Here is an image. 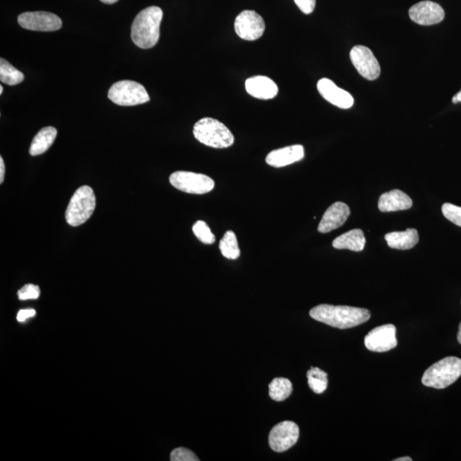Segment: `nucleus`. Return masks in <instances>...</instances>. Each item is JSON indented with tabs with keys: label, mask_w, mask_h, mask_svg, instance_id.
<instances>
[{
	"label": "nucleus",
	"mask_w": 461,
	"mask_h": 461,
	"mask_svg": "<svg viewBox=\"0 0 461 461\" xmlns=\"http://www.w3.org/2000/svg\"><path fill=\"white\" fill-rule=\"evenodd\" d=\"M304 146H290L271 151L266 157V162L272 167L282 168L304 159Z\"/></svg>",
	"instance_id": "nucleus-17"
},
{
	"label": "nucleus",
	"mask_w": 461,
	"mask_h": 461,
	"mask_svg": "<svg viewBox=\"0 0 461 461\" xmlns=\"http://www.w3.org/2000/svg\"><path fill=\"white\" fill-rule=\"evenodd\" d=\"M461 376V359L444 358L427 369L422 377L424 385L435 389H445L453 385Z\"/></svg>",
	"instance_id": "nucleus-4"
},
{
	"label": "nucleus",
	"mask_w": 461,
	"mask_h": 461,
	"mask_svg": "<svg viewBox=\"0 0 461 461\" xmlns=\"http://www.w3.org/2000/svg\"><path fill=\"white\" fill-rule=\"evenodd\" d=\"M6 173V167L5 162H3V158L0 157V183H3V179H5Z\"/></svg>",
	"instance_id": "nucleus-32"
},
{
	"label": "nucleus",
	"mask_w": 461,
	"mask_h": 461,
	"mask_svg": "<svg viewBox=\"0 0 461 461\" xmlns=\"http://www.w3.org/2000/svg\"><path fill=\"white\" fill-rule=\"evenodd\" d=\"M309 315L317 322L338 329H349L360 326L371 318V313L367 309L329 304L316 306L311 309Z\"/></svg>",
	"instance_id": "nucleus-1"
},
{
	"label": "nucleus",
	"mask_w": 461,
	"mask_h": 461,
	"mask_svg": "<svg viewBox=\"0 0 461 461\" xmlns=\"http://www.w3.org/2000/svg\"><path fill=\"white\" fill-rule=\"evenodd\" d=\"M409 17L415 24L430 26L440 24L444 19V10L433 1H421L415 3L409 10Z\"/></svg>",
	"instance_id": "nucleus-13"
},
{
	"label": "nucleus",
	"mask_w": 461,
	"mask_h": 461,
	"mask_svg": "<svg viewBox=\"0 0 461 461\" xmlns=\"http://www.w3.org/2000/svg\"><path fill=\"white\" fill-rule=\"evenodd\" d=\"M169 182L176 189L190 194H205L215 187V182L210 177L187 171H177L169 177Z\"/></svg>",
	"instance_id": "nucleus-7"
},
{
	"label": "nucleus",
	"mask_w": 461,
	"mask_h": 461,
	"mask_svg": "<svg viewBox=\"0 0 461 461\" xmlns=\"http://www.w3.org/2000/svg\"><path fill=\"white\" fill-rule=\"evenodd\" d=\"M193 135L199 142L212 148H227L234 143V136L229 129L210 117L202 118L194 125Z\"/></svg>",
	"instance_id": "nucleus-3"
},
{
	"label": "nucleus",
	"mask_w": 461,
	"mask_h": 461,
	"mask_svg": "<svg viewBox=\"0 0 461 461\" xmlns=\"http://www.w3.org/2000/svg\"><path fill=\"white\" fill-rule=\"evenodd\" d=\"M21 28L32 31L51 32L62 28V20L57 15L46 12H25L18 17Z\"/></svg>",
	"instance_id": "nucleus-12"
},
{
	"label": "nucleus",
	"mask_w": 461,
	"mask_h": 461,
	"mask_svg": "<svg viewBox=\"0 0 461 461\" xmlns=\"http://www.w3.org/2000/svg\"><path fill=\"white\" fill-rule=\"evenodd\" d=\"M171 460L172 461H198L199 459L191 451V450L186 448H178L173 449L171 455Z\"/></svg>",
	"instance_id": "nucleus-29"
},
{
	"label": "nucleus",
	"mask_w": 461,
	"mask_h": 461,
	"mask_svg": "<svg viewBox=\"0 0 461 461\" xmlns=\"http://www.w3.org/2000/svg\"><path fill=\"white\" fill-rule=\"evenodd\" d=\"M307 378L308 385L313 392L322 394L327 389V374L322 369L311 367L307 372Z\"/></svg>",
	"instance_id": "nucleus-25"
},
{
	"label": "nucleus",
	"mask_w": 461,
	"mask_h": 461,
	"mask_svg": "<svg viewBox=\"0 0 461 461\" xmlns=\"http://www.w3.org/2000/svg\"><path fill=\"white\" fill-rule=\"evenodd\" d=\"M389 247L396 250H410L419 243L418 231L408 228L404 232H390L385 236Z\"/></svg>",
	"instance_id": "nucleus-19"
},
{
	"label": "nucleus",
	"mask_w": 461,
	"mask_h": 461,
	"mask_svg": "<svg viewBox=\"0 0 461 461\" xmlns=\"http://www.w3.org/2000/svg\"><path fill=\"white\" fill-rule=\"evenodd\" d=\"M299 438V427L296 423L284 421L276 425L269 433L270 448L275 452H285L297 444Z\"/></svg>",
	"instance_id": "nucleus-10"
},
{
	"label": "nucleus",
	"mask_w": 461,
	"mask_h": 461,
	"mask_svg": "<svg viewBox=\"0 0 461 461\" xmlns=\"http://www.w3.org/2000/svg\"><path fill=\"white\" fill-rule=\"evenodd\" d=\"M164 12L160 7L150 6L136 16L132 24V42L142 49L157 45L160 38V26Z\"/></svg>",
	"instance_id": "nucleus-2"
},
{
	"label": "nucleus",
	"mask_w": 461,
	"mask_h": 461,
	"mask_svg": "<svg viewBox=\"0 0 461 461\" xmlns=\"http://www.w3.org/2000/svg\"><path fill=\"white\" fill-rule=\"evenodd\" d=\"M294 1L304 14H311L315 10L316 0H294Z\"/></svg>",
	"instance_id": "nucleus-30"
},
{
	"label": "nucleus",
	"mask_w": 461,
	"mask_h": 461,
	"mask_svg": "<svg viewBox=\"0 0 461 461\" xmlns=\"http://www.w3.org/2000/svg\"><path fill=\"white\" fill-rule=\"evenodd\" d=\"M245 89L252 97L265 101L275 98L279 92V87L275 81L264 76H256L247 79Z\"/></svg>",
	"instance_id": "nucleus-16"
},
{
	"label": "nucleus",
	"mask_w": 461,
	"mask_h": 461,
	"mask_svg": "<svg viewBox=\"0 0 461 461\" xmlns=\"http://www.w3.org/2000/svg\"><path fill=\"white\" fill-rule=\"evenodd\" d=\"M365 245H366V238H365L363 231L360 229H354L345 232L334 239L333 242L335 249H346L356 252H363Z\"/></svg>",
	"instance_id": "nucleus-20"
},
{
	"label": "nucleus",
	"mask_w": 461,
	"mask_h": 461,
	"mask_svg": "<svg viewBox=\"0 0 461 461\" xmlns=\"http://www.w3.org/2000/svg\"><path fill=\"white\" fill-rule=\"evenodd\" d=\"M457 339H458V342L461 345V323L460 324L459 333L458 335H457Z\"/></svg>",
	"instance_id": "nucleus-36"
},
{
	"label": "nucleus",
	"mask_w": 461,
	"mask_h": 461,
	"mask_svg": "<svg viewBox=\"0 0 461 461\" xmlns=\"http://www.w3.org/2000/svg\"><path fill=\"white\" fill-rule=\"evenodd\" d=\"M365 346L374 352H387L397 346V328L392 324L372 329L365 338Z\"/></svg>",
	"instance_id": "nucleus-11"
},
{
	"label": "nucleus",
	"mask_w": 461,
	"mask_h": 461,
	"mask_svg": "<svg viewBox=\"0 0 461 461\" xmlns=\"http://www.w3.org/2000/svg\"><path fill=\"white\" fill-rule=\"evenodd\" d=\"M58 134L57 129L53 127H46L35 135L31 143L29 153L31 156H39L45 153L53 146Z\"/></svg>",
	"instance_id": "nucleus-21"
},
{
	"label": "nucleus",
	"mask_w": 461,
	"mask_h": 461,
	"mask_svg": "<svg viewBox=\"0 0 461 461\" xmlns=\"http://www.w3.org/2000/svg\"><path fill=\"white\" fill-rule=\"evenodd\" d=\"M317 89L327 101L338 107V108L345 110L351 108L354 102H355L352 95L349 92L338 87L330 79L323 78L320 80L318 84H317Z\"/></svg>",
	"instance_id": "nucleus-14"
},
{
	"label": "nucleus",
	"mask_w": 461,
	"mask_h": 461,
	"mask_svg": "<svg viewBox=\"0 0 461 461\" xmlns=\"http://www.w3.org/2000/svg\"><path fill=\"white\" fill-rule=\"evenodd\" d=\"M24 75L13 65L7 62L6 59H0V80L3 83L15 86L23 82Z\"/></svg>",
	"instance_id": "nucleus-24"
},
{
	"label": "nucleus",
	"mask_w": 461,
	"mask_h": 461,
	"mask_svg": "<svg viewBox=\"0 0 461 461\" xmlns=\"http://www.w3.org/2000/svg\"><path fill=\"white\" fill-rule=\"evenodd\" d=\"M219 248L223 256L227 259L236 260L241 256L237 237L234 232L227 231L220 241Z\"/></svg>",
	"instance_id": "nucleus-23"
},
{
	"label": "nucleus",
	"mask_w": 461,
	"mask_h": 461,
	"mask_svg": "<svg viewBox=\"0 0 461 461\" xmlns=\"http://www.w3.org/2000/svg\"><path fill=\"white\" fill-rule=\"evenodd\" d=\"M442 212L446 219L461 227V207L446 202L442 205Z\"/></svg>",
	"instance_id": "nucleus-27"
},
{
	"label": "nucleus",
	"mask_w": 461,
	"mask_h": 461,
	"mask_svg": "<svg viewBox=\"0 0 461 461\" xmlns=\"http://www.w3.org/2000/svg\"><path fill=\"white\" fill-rule=\"evenodd\" d=\"M349 215L350 209L348 205L342 202H334L324 212L319 224L318 231L322 234H327L338 229L346 223Z\"/></svg>",
	"instance_id": "nucleus-15"
},
{
	"label": "nucleus",
	"mask_w": 461,
	"mask_h": 461,
	"mask_svg": "<svg viewBox=\"0 0 461 461\" xmlns=\"http://www.w3.org/2000/svg\"><path fill=\"white\" fill-rule=\"evenodd\" d=\"M412 460L410 458V457H403V458H398L397 460H394V461H412Z\"/></svg>",
	"instance_id": "nucleus-35"
},
{
	"label": "nucleus",
	"mask_w": 461,
	"mask_h": 461,
	"mask_svg": "<svg viewBox=\"0 0 461 461\" xmlns=\"http://www.w3.org/2000/svg\"><path fill=\"white\" fill-rule=\"evenodd\" d=\"M96 207V197L90 186H83L76 190L69 202L65 218L70 226L78 227L89 220Z\"/></svg>",
	"instance_id": "nucleus-5"
},
{
	"label": "nucleus",
	"mask_w": 461,
	"mask_h": 461,
	"mask_svg": "<svg viewBox=\"0 0 461 461\" xmlns=\"http://www.w3.org/2000/svg\"><path fill=\"white\" fill-rule=\"evenodd\" d=\"M3 86L0 87V94H3Z\"/></svg>",
	"instance_id": "nucleus-37"
},
{
	"label": "nucleus",
	"mask_w": 461,
	"mask_h": 461,
	"mask_svg": "<svg viewBox=\"0 0 461 461\" xmlns=\"http://www.w3.org/2000/svg\"><path fill=\"white\" fill-rule=\"evenodd\" d=\"M349 57L357 71L365 79L374 80L381 76V65L368 47L356 46L352 48Z\"/></svg>",
	"instance_id": "nucleus-9"
},
{
	"label": "nucleus",
	"mask_w": 461,
	"mask_h": 461,
	"mask_svg": "<svg viewBox=\"0 0 461 461\" xmlns=\"http://www.w3.org/2000/svg\"><path fill=\"white\" fill-rule=\"evenodd\" d=\"M291 393H293V383L288 379L276 378L269 383V396L274 401H285Z\"/></svg>",
	"instance_id": "nucleus-22"
},
{
	"label": "nucleus",
	"mask_w": 461,
	"mask_h": 461,
	"mask_svg": "<svg viewBox=\"0 0 461 461\" xmlns=\"http://www.w3.org/2000/svg\"><path fill=\"white\" fill-rule=\"evenodd\" d=\"M193 231L198 241L205 243V245H212L216 241L215 235L212 234L211 230H210L208 225L205 221H197L194 224Z\"/></svg>",
	"instance_id": "nucleus-26"
},
{
	"label": "nucleus",
	"mask_w": 461,
	"mask_h": 461,
	"mask_svg": "<svg viewBox=\"0 0 461 461\" xmlns=\"http://www.w3.org/2000/svg\"><path fill=\"white\" fill-rule=\"evenodd\" d=\"M460 102H461V91L453 98V104H457V103Z\"/></svg>",
	"instance_id": "nucleus-33"
},
{
	"label": "nucleus",
	"mask_w": 461,
	"mask_h": 461,
	"mask_svg": "<svg viewBox=\"0 0 461 461\" xmlns=\"http://www.w3.org/2000/svg\"><path fill=\"white\" fill-rule=\"evenodd\" d=\"M18 298L21 301L29 299H38L40 295V290L38 286L26 285L23 288L18 290Z\"/></svg>",
	"instance_id": "nucleus-28"
},
{
	"label": "nucleus",
	"mask_w": 461,
	"mask_h": 461,
	"mask_svg": "<svg viewBox=\"0 0 461 461\" xmlns=\"http://www.w3.org/2000/svg\"><path fill=\"white\" fill-rule=\"evenodd\" d=\"M101 2L105 3H108V5H112L118 1V0H101Z\"/></svg>",
	"instance_id": "nucleus-34"
},
{
	"label": "nucleus",
	"mask_w": 461,
	"mask_h": 461,
	"mask_svg": "<svg viewBox=\"0 0 461 461\" xmlns=\"http://www.w3.org/2000/svg\"><path fill=\"white\" fill-rule=\"evenodd\" d=\"M412 201L408 195L400 190H392L381 195L379 199V209L381 212L407 210L412 207Z\"/></svg>",
	"instance_id": "nucleus-18"
},
{
	"label": "nucleus",
	"mask_w": 461,
	"mask_h": 461,
	"mask_svg": "<svg viewBox=\"0 0 461 461\" xmlns=\"http://www.w3.org/2000/svg\"><path fill=\"white\" fill-rule=\"evenodd\" d=\"M236 34L241 39L254 42L263 35L266 28L263 18L254 10H243L236 17Z\"/></svg>",
	"instance_id": "nucleus-8"
},
{
	"label": "nucleus",
	"mask_w": 461,
	"mask_h": 461,
	"mask_svg": "<svg viewBox=\"0 0 461 461\" xmlns=\"http://www.w3.org/2000/svg\"><path fill=\"white\" fill-rule=\"evenodd\" d=\"M108 98L116 105L134 106L150 101V96L141 84L134 80H121L112 85Z\"/></svg>",
	"instance_id": "nucleus-6"
},
{
	"label": "nucleus",
	"mask_w": 461,
	"mask_h": 461,
	"mask_svg": "<svg viewBox=\"0 0 461 461\" xmlns=\"http://www.w3.org/2000/svg\"><path fill=\"white\" fill-rule=\"evenodd\" d=\"M36 315V311L35 309H21L18 312L17 315V320L19 322H24L26 320L32 318Z\"/></svg>",
	"instance_id": "nucleus-31"
}]
</instances>
